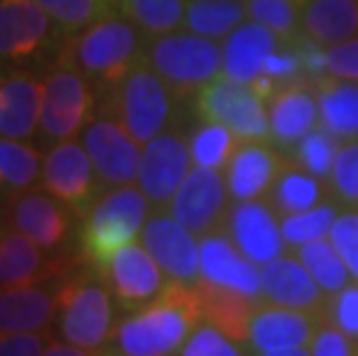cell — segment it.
<instances>
[{"mask_svg": "<svg viewBox=\"0 0 358 356\" xmlns=\"http://www.w3.org/2000/svg\"><path fill=\"white\" fill-rule=\"evenodd\" d=\"M203 322L196 285L171 283L155 301L118 322L109 350L125 356H176Z\"/></svg>", "mask_w": 358, "mask_h": 356, "instance_id": "cell-1", "label": "cell"}, {"mask_svg": "<svg viewBox=\"0 0 358 356\" xmlns=\"http://www.w3.org/2000/svg\"><path fill=\"white\" fill-rule=\"evenodd\" d=\"M143 35L120 10L106 12L81 33L67 37L58 60L72 65L95 86L97 95L113 93L146 56Z\"/></svg>", "mask_w": 358, "mask_h": 356, "instance_id": "cell-2", "label": "cell"}, {"mask_svg": "<svg viewBox=\"0 0 358 356\" xmlns=\"http://www.w3.org/2000/svg\"><path fill=\"white\" fill-rule=\"evenodd\" d=\"M116 327V299L100 271L83 264L63 278L53 322L60 340L90 352H106Z\"/></svg>", "mask_w": 358, "mask_h": 356, "instance_id": "cell-3", "label": "cell"}, {"mask_svg": "<svg viewBox=\"0 0 358 356\" xmlns=\"http://www.w3.org/2000/svg\"><path fill=\"white\" fill-rule=\"evenodd\" d=\"M150 208L153 206L139 185L104 190L79 220L77 248L83 262L102 273L118 250L139 241Z\"/></svg>", "mask_w": 358, "mask_h": 356, "instance_id": "cell-4", "label": "cell"}, {"mask_svg": "<svg viewBox=\"0 0 358 356\" xmlns=\"http://www.w3.org/2000/svg\"><path fill=\"white\" fill-rule=\"evenodd\" d=\"M143 60L164 79L178 100L194 95L222 74V44L189 30L148 37Z\"/></svg>", "mask_w": 358, "mask_h": 356, "instance_id": "cell-5", "label": "cell"}, {"mask_svg": "<svg viewBox=\"0 0 358 356\" xmlns=\"http://www.w3.org/2000/svg\"><path fill=\"white\" fill-rule=\"evenodd\" d=\"M100 107V95L79 70L56 60L44 74V95L35 146L51 148L77 139Z\"/></svg>", "mask_w": 358, "mask_h": 356, "instance_id": "cell-6", "label": "cell"}, {"mask_svg": "<svg viewBox=\"0 0 358 356\" xmlns=\"http://www.w3.org/2000/svg\"><path fill=\"white\" fill-rule=\"evenodd\" d=\"M65 40L37 0H0V70L51 67Z\"/></svg>", "mask_w": 358, "mask_h": 356, "instance_id": "cell-7", "label": "cell"}, {"mask_svg": "<svg viewBox=\"0 0 358 356\" xmlns=\"http://www.w3.org/2000/svg\"><path fill=\"white\" fill-rule=\"evenodd\" d=\"M100 102L113 107L139 146L171 130L178 116V97L146 60L136 65L113 93L102 95Z\"/></svg>", "mask_w": 358, "mask_h": 356, "instance_id": "cell-8", "label": "cell"}, {"mask_svg": "<svg viewBox=\"0 0 358 356\" xmlns=\"http://www.w3.org/2000/svg\"><path fill=\"white\" fill-rule=\"evenodd\" d=\"M192 107L196 118L229 127L241 141H271L266 100L248 83L220 74L194 95Z\"/></svg>", "mask_w": 358, "mask_h": 356, "instance_id": "cell-9", "label": "cell"}, {"mask_svg": "<svg viewBox=\"0 0 358 356\" xmlns=\"http://www.w3.org/2000/svg\"><path fill=\"white\" fill-rule=\"evenodd\" d=\"M81 143L95 166L102 190L134 185L139 178L141 146L106 102H100L93 120L83 127Z\"/></svg>", "mask_w": 358, "mask_h": 356, "instance_id": "cell-10", "label": "cell"}, {"mask_svg": "<svg viewBox=\"0 0 358 356\" xmlns=\"http://www.w3.org/2000/svg\"><path fill=\"white\" fill-rule=\"evenodd\" d=\"M7 220L12 229L21 232L49 255H72L77 243L79 218L47 190L33 187L7 201Z\"/></svg>", "mask_w": 358, "mask_h": 356, "instance_id": "cell-11", "label": "cell"}, {"mask_svg": "<svg viewBox=\"0 0 358 356\" xmlns=\"http://www.w3.org/2000/svg\"><path fill=\"white\" fill-rule=\"evenodd\" d=\"M42 187L63 201L79 220L104 192L86 148L77 139L47 148L42 162Z\"/></svg>", "mask_w": 358, "mask_h": 356, "instance_id": "cell-12", "label": "cell"}, {"mask_svg": "<svg viewBox=\"0 0 358 356\" xmlns=\"http://www.w3.org/2000/svg\"><path fill=\"white\" fill-rule=\"evenodd\" d=\"M229 187L224 171L192 166L187 178L182 180L176 194L171 197L166 211L185 225L194 236H206L210 232L222 229L229 215Z\"/></svg>", "mask_w": 358, "mask_h": 356, "instance_id": "cell-13", "label": "cell"}, {"mask_svg": "<svg viewBox=\"0 0 358 356\" xmlns=\"http://www.w3.org/2000/svg\"><path fill=\"white\" fill-rule=\"evenodd\" d=\"M192 155H189L187 134L180 130H166L155 139L143 143L141 164L136 185L148 197L155 211H166L171 197L176 194L182 180L192 171Z\"/></svg>", "mask_w": 358, "mask_h": 356, "instance_id": "cell-14", "label": "cell"}, {"mask_svg": "<svg viewBox=\"0 0 358 356\" xmlns=\"http://www.w3.org/2000/svg\"><path fill=\"white\" fill-rule=\"evenodd\" d=\"M139 243L157 262L166 280L192 287L201 280L199 236L180 225L169 211H155L148 215Z\"/></svg>", "mask_w": 358, "mask_h": 356, "instance_id": "cell-15", "label": "cell"}, {"mask_svg": "<svg viewBox=\"0 0 358 356\" xmlns=\"http://www.w3.org/2000/svg\"><path fill=\"white\" fill-rule=\"evenodd\" d=\"M83 257L77 255H49L33 243L21 232L7 227L0 236V287L37 285L49 280L67 278L72 271L83 266Z\"/></svg>", "mask_w": 358, "mask_h": 356, "instance_id": "cell-16", "label": "cell"}, {"mask_svg": "<svg viewBox=\"0 0 358 356\" xmlns=\"http://www.w3.org/2000/svg\"><path fill=\"white\" fill-rule=\"evenodd\" d=\"M102 276L113 299L125 313H134V310L148 306L169 285L162 269L139 241L118 250L113 259L104 266Z\"/></svg>", "mask_w": 358, "mask_h": 356, "instance_id": "cell-17", "label": "cell"}, {"mask_svg": "<svg viewBox=\"0 0 358 356\" xmlns=\"http://www.w3.org/2000/svg\"><path fill=\"white\" fill-rule=\"evenodd\" d=\"M324 322V317L306 313V310H294L262 301L250 317L245 347L250 354L310 347L317 329Z\"/></svg>", "mask_w": 358, "mask_h": 356, "instance_id": "cell-18", "label": "cell"}, {"mask_svg": "<svg viewBox=\"0 0 358 356\" xmlns=\"http://www.w3.org/2000/svg\"><path fill=\"white\" fill-rule=\"evenodd\" d=\"M224 229L234 245L257 266H264L287 250L280 229V215L268 199L234 201L227 215Z\"/></svg>", "mask_w": 358, "mask_h": 356, "instance_id": "cell-19", "label": "cell"}, {"mask_svg": "<svg viewBox=\"0 0 358 356\" xmlns=\"http://www.w3.org/2000/svg\"><path fill=\"white\" fill-rule=\"evenodd\" d=\"M199 271L203 283L264 301L259 266L234 245L224 227L199 238Z\"/></svg>", "mask_w": 358, "mask_h": 356, "instance_id": "cell-20", "label": "cell"}, {"mask_svg": "<svg viewBox=\"0 0 358 356\" xmlns=\"http://www.w3.org/2000/svg\"><path fill=\"white\" fill-rule=\"evenodd\" d=\"M44 77L35 70H0V137L33 141L40 127Z\"/></svg>", "mask_w": 358, "mask_h": 356, "instance_id": "cell-21", "label": "cell"}, {"mask_svg": "<svg viewBox=\"0 0 358 356\" xmlns=\"http://www.w3.org/2000/svg\"><path fill=\"white\" fill-rule=\"evenodd\" d=\"M287 155L271 141H241L229 164L224 166V180L234 201L264 199L273 190Z\"/></svg>", "mask_w": 358, "mask_h": 356, "instance_id": "cell-22", "label": "cell"}, {"mask_svg": "<svg viewBox=\"0 0 358 356\" xmlns=\"http://www.w3.org/2000/svg\"><path fill=\"white\" fill-rule=\"evenodd\" d=\"M259 276H262L264 301L294 310H306V313L326 320L329 297L296 255H280L278 259L264 264L259 266Z\"/></svg>", "mask_w": 358, "mask_h": 356, "instance_id": "cell-23", "label": "cell"}, {"mask_svg": "<svg viewBox=\"0 0 358 356\" xmlns=\"http://www.w3.org/2000/svg\"><path fill=\"white\" fill-rule=\"evenodd\" d=\"M60 280L0 287V333H47L53 329Z\"/></svg>", "mask_w": 358, "mask_h": 356, "instance_id": "cell-24", "label": "cell"}, {"mask_svg": "<svg viewBox=\"0 0 358 356\" xmlns=\"http://www.w3.org/2000/svg\"><path fill=\"white\" fill-rule=\"evenodd\" d=\"M271 143L287 157L303 137L319 127V107L312 83H294L266 100Z\"/></svg>", "mask_w": 358, "mask_h": 356, "instance_id": "cell-25", "label": "cell"}, {"mask_svg": "<svg viewBox=\"0 0 358 356\" xmlns=\"http://www.w3.org/2000/svg\"><path fill=\"white\" fill-rule=\"evenodd\" d=\"M280 40L282 37L257 21L241 24L222 42V74L250 86L264 72L266 60L278 49Z\"/></svg>", "mask_w": 358, "mask_h": 356, "instance_id": "cell-26", "label": "cell"}, {"mask_svg": "<svg viewBox=\"0 0 358 356\" xmlns=\"http://www.w3.org/2000/svg\"><path fill=\"white\" fill-rule=\"evenodd\" d=\"M319 107V125L340 141L358 139V81L326 77L312 83Z\"/></svg>", "mask_w": 358, "mask_h": 356, "instance_id": "cell-27", "label": "cell"}, {"mask_svg": "<svg viewBox=\"0 0 358 356\" xmlns=\"http://www.w3.org/2000/svg\"><path fill=\"white\" fill-rule=\"evenodd\" d=\"M301 35L322 47L358 37V0H306L301 5Z\"/></svg>", "mask_w": 358, "mask_h": 356, "instance_id": "cell-28", "label": "cell"}, {"mask_svg": "<svg viewBox=\"0 0 358 356\" xmlns=\"http://www.w3.org/2000/svg\"><path fill=\"white\" fill-rule=\"evenodd\" d=\"M268 204L275 208V213L280 218L303 213L319 206V204L329 201V183L317 176H312L310 171H306L303 166H299L294 160H289L282 166L280 176L273 185V190L268 192Z\"/></svg>", "mask_w": 358, "mask_h": 356, "instance_id": "cell-29", "label": "cell"}, {"mask_svg": "<svg viewBox=\"0 0 358 356\" xmlns=\"http://www.w3.org/2000/svg\"><path fill=\"white\" fill-rule=\"evenodd\" d=\"M196 290H199V297H201L203 320L215 324L220 331H224L236 343H241L245 347L250 317H252L255 308L262 301L248 299V297H243V294L208 285V283H203V280L196 283Z\"/></svg>", "mask_w": 358, "mask_h": 356, "instance_id": "cell-30", "label": "cell"}, {"mask_svg": "<svg viewBox=\"0 0 358 356\" xmlns=\"http://www.w3.org/2000/svg\"><path fill=\"white\" fill-rule=\"evenodd\" d=\"M245 0H185L182 30L224 42L236 28L245 24Z\"/></svg>", "mask_w": 358, "mask_h": 356, "instance_id": "cell-31", "label": "cell"}, {"mask_svg": "<svg viewBox=\"0 0 358 356\" xmlns=\"http://www.w3.org/2000/svg\"><path fill=\"white\" fill-rule=\"evenodd\" d=\"M44 155L33 141L0 137V187L7 199L42 183Z\"/></svg>", "mask_w": 358, "mask_h": 356, "instance_id": "cell-32", "label": "cell"}, {"mask_svg": "<svg viewBox=\"0 0 358 356\" xmlns=\"http://www.w3.org/2000/svg\"><path fill=\"white\" fill-rule=\"evenodd\" d=\"M238 143L241 139L236 137L229 127L203 118H196L192 130L187 132V146L192 162L194 166H203V169L224 171V166L229 164Z\"/></svg>", "mask_w": 358, "mask_h": 356, "instance_id": "cell-33", "label": "cell"}, {"mask_svg": "<svg viewBox=\"0 0 358 356\" xmlns=\"http://www.w3.org/2000/svg\"><path fill=\"white\" fill-rule=\"evenodd\" d=\"M118 10L148 37L182 30L185 0H120Z\"/></svg>", "mask_w": 358, "mask_h": 356, "instance_id": "cell-34", "label": "cell"}, {"mask_svg": "<svg viewBox=\"0 0 358 356\" xmlns=\"http://www.w3.org/2000/svg\"><path fill=\"white\" fill-rule=\"evenodd\" d=\"M299 262L310 271V276L317 280V285L326 292V297H333L340 290L352 283L349 269L345 266L338 250L333 248L329 238H319L294 250Z\"/></svg>", "mask_w": 358, "mask_h": 356, "instance_id": "cell-35", "label": "cell"}, {"mask_svg": "<svg viewBox=\"0 0 358 356\" xmlns=\"http://www.w3.org/2000/svg\"><path fill=\"white\" fill-rule=\"evenodd\" d=\"M342 206L338 201H324L319 206L303 211V213H294V215H285L280 218V229H282V238H285L287 248H301L306 243L319 238H329L331 227L338 220Z\"/></svg>", "mask_w": 358, "mask_h": 356, "instance_id": "cell-36", "label": "cell"}, {"mask_svg": "<svg viewBox=\"0 0 358 356\" xmlns=\"http://www.w3.org/2000/svg\"><path fill=\"white\" fill-rule=\"evenodd\" d=\"M65 37L81 33L106 12L116 10L106 0H37Z\"/></svg>", "mask_w": 358, "mask_h": 356, "instance_id": "cell-37", "label": "cell"}, {"mask_svg": "<svg viewBox=\"0 0 358 356\" xmlns=\"http://www.w3.org/2000/svg\"><path fill=\"white\" fill-rule=\"evenodd\" d=\"M338 150H340V139H335L331 132H326L324 127L319 125L296 143L289 160H294L299 166H303L312 176L329 180Z\"/></svg>", "mask_w": 358, "mask_h": 356, "instance_id": "cell-38", "label": "cell"}, {"mask_svg": "<svg viewBox=\"0 0 358 356\" xmlns=\"http://www.w3.org/2000/svg\"><path fill=\"white\" fill-rule=\"evenodd\" d=\"M250 21L266 26L278 37H301V5L294 0H245Z\"/></svg>", "mask_w": 358, "mask_h": 356, "instance_id": "cell-39", "label": "cell"}, {"mask_svg": "<svg viewBox=\"0 0 358 356\" xmlns=\"http://www.w3.org/2000/svg\"><path fill=\"white\" fill-rule=\"evenodd\" d=\"M331 199L342 208H358V139L342 141L329 176Z\"/></svg>", "mask_w": 358, "mask_h": 356, "instance_id": "cell-40", "label": "cell"}, {"mask_svg": "<svg viewBox=\"0 0 358 356\" xmlns=\"http://www.w3.org/2000/svg\"><path fill=\"white\" fill-rule=\"evenodd\" d=\"M176 356H252L241 343L220 331L215 324L199 322Z\"/></svg>", "mask_w": 358, "mask_h": 356, "instance_id": "cell-41", "label": "cell"}, {"mask_svg": "<svg viewBox=\"0 0 358 356\" xmlns=\"http://www.w3.org/2000/svg\"><path fill=\"white\" fill-rule=\"evenodd\" d=\"M329 241L338 250L354 283H358V208H342L331 227Z\"/></svg>", "mask_w": 358, "mask_h": 356, "instance_id": "cell-42", "label": "cell"}, {"mask_svg": "<svg viewBox=\"0 0 358 356\" xmlns=\"http://www.w3.org/2000/svg\"><path fill=\"white\" fill-rule=\"evenodd\" d=\"M326 322H331L335 329L358 343V283L352 280L345 290L329 297Z\"/></svg>", "mask_w": 358, "mask_h": 356, "instance_id": "cell-43", "label": "cell"}, {"mask_svg": "<svg viewBox=\"0 0 358 356\" xmlns=\"http://www.w3.org/2000/svg\"><path fill=\"white\" fill-rule=\"evenodd\" d=\"M312 356H358V343L335 329L331 322H324L317 329L310 343Z\"/></svg>", "mask_w": 358, "mask_h": 356, "instance_id": "cell-44", "label": "cell"}, {"mask_svg": "<svg viewBox=\"0 0 358 356\" xmlns=\"http://www.w3.org/2000/svg\"><path fill=\"white\" fill-rule=\"evenodd\" d=\"M326 74L358 81V37L326 47Z\"/></svg>", "mask_w": 358, "mask_h": 356, "instance_id": "cell-45", "label": "cell"}, {"mask_svg": "<svg viewBox=\"0 0 358 356\" xmlns=\"http://www.w3.org/2000/svg\"><path fill=\"white\" fill-rule=\"evenodd\" d=\"M47 333H0V356H42L51 343Z\"/></svg>", "mask_w": 358, "mask_h": 356, "instance_id": "cell-46", "label": "cell"}, {"mask_svg": "<svg viewBox=\"0 0 358 356\" xmlns=\"http://www.w3.org/2000/svg\"><path fill=\"white\" fill-rule=\"evenodd\" d=\"M42 356H104V352H90V350H83V347L65 343V340L51 338V343Z\"/></svg>", "mask_w": 358, "mask_h": 356, "instance_id": "cell-47", "label": "cell"}, {"mask_svg": "<svg viewBox=\"0 0 358 356\" xmlns=\"http://www.w3.org/2000/svg\"><path fill=\"white\" fill-rule=\"evenodd\" d=\"M252 356H312V354H310V347H294V350L264 352V354H252Z\"/></svg>", "mask_w": 358, "mask_h": 356, "instance_id": "cell-48", "label": "cell"}, {"mask_svg": "<svg viewBox=\"0 0 358 356\" xmlns=\"http://www.w3.org/2000/svg\"><path fill=\"white\" fill-rule=\"evenodd\" d=\"M7 227H10V220H7V204H5V206H0V236L5 234Z\"/></svg>", "mask_w": 358, "mask_h": 356, "instance_id": "cell-49", "label": "cell"}, {"mask_svg": "<svg viewBox=\"0 0 358 356\" xmlns=\"http://www.w3.org/2000/svg\"><path fill=\"white\" fill-rule=\"evenodd\" d=\"M7 201H10V199H7V194L3 192V187H0V206H5Z\"/></svg>", "mask_w": 358, "mask_h": 356, "instance_id": "cell-50", "label": "cell"}, {"mask_svg": "<svg viewBox=\"0 0 358 356\" xmlns=\"http://www.w3.org/2000/svg\"><path fill=\"white\" fill-rule=\"evenodd\" d=\"M104 356H125V354H118V352H113V350H106Z\"/></svg>", "mask_w": 358, "mask_h": 356, "instance_id": "cell-51", "label": "cell"}, {"mask_svg": "<svg viewBox=\"0 0 358 356\" xmlns=\"http://www.w3.org/2000/svg\"><path fill=\"white\" fill-rule=\"evenodd\" d=\"M106 3H109L111 7H116V10H118V3H120V0H106Z\"/></svg>", "mask_w": 358, "mask_h": 356, "instance_id": "cell-52", "label": "cell"}, {"mask_svg": "<svg viewBox=\"0 0 358 356\" xmlns=\"http://www.w3.org/2000/svg\"><path fill=\"white\" fill-rule=\"evenodd\" d=\"M294 3H299V5H303V3H306V0H294Z\"/></svg>", "mask_w": 358, "mask_h": 356, "instance_id": "cell-53", "label": "cell"}]
</instances>
